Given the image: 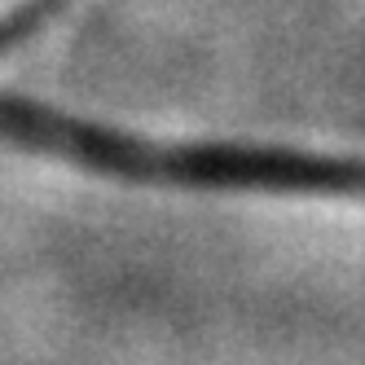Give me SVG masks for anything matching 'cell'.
I'll list each match as a JSON object with an SVG mask.
<instances>
[{
	"label": "cell",
	"instance_id": "6da1fadb",
	"mask_svg": "<svg viewBox=\"0 0 365 365\" xmlns=\"http://www.w3.org/2000/svg\"><path fill=\"white\" fill-rule=\"evenodd\" d=\"M0 141L53 154V159H66L101 176L141 180V185L365 202V159L238 141H150L18 97H0Z\"/></svg>",
	"mask_w": 365,
	"mask_h": 365
}]
</instances>
